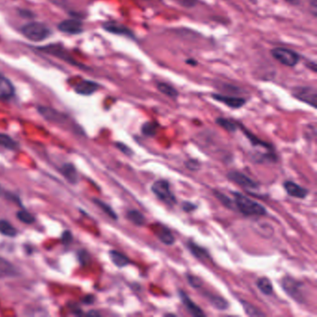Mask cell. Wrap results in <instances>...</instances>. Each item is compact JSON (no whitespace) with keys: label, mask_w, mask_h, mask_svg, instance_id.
<instances>
[{"label":"cell","mask_w":317,"mask_h":317,"mask_svg":"<svg viewBox=\"0 0 317 317\" xmlns=\"http://www.w3.org/2000/svg\"><path fill=\"white\" fill-rule=\"evenodd\" d=\"M157 90L161 93H163L166 96L171 98V99H177L179 96V92L177 90L167 83H158L157 84Z\"/></svg>","instance_id":"24"},{"label":"cell","mask_w":317,"mask_h":317,"mask_svg":"<svg viewBox=\"0 0 317 317\" xmlns=\"http://www.w3.org/2000/svg\"><path fill=\"white\" fill-rule=\"evenodd\" d=\"M214 195L218 198V200H219L221 204H223L225 207L232 208V209L233 208V207H232V200H230L229 197H227L224 194H222V193H220V192H214Z\"/></svg>","instance_id":"32"},{"label":"cell","mask_w":317,"mask_h":317,"mask_svg":"<svg viewBox=\"0 0 317 317\" xmlns=\"http://www.w3.org/2000/svg\"><path fill=\"white\" fill-rule=\"evenodd\" d=\"M186 277H187L188 283L195 289H199V288H201L203 287V282L197 276H195V275H187Z\"/></svg>","instance_id":"33"},{"label":"cell","mask_w":317,"mask_h":317,"mask_svg":"<svg viewBox=\"0 0 317 317\" xmlns=\"http://www.w3.org/2000/svg\"><path fill=\"white\" fill-rule=\"evenodd\" d=\"M127 218L130 220L133 224L137 226H142L145 224V217L137 209H129L127 212Z\"/></svg>","instance_id":"22"},{"label":"cell","mask_w":317,"mask_h":317,"mask_svg":"<svg viewBox=\"0 0 317 317\" xmlns=\"http://www.w3.org/2000/svg\"><path fill=\"white\" fill-rule=\"evenodd\" d=\"M284 188L286 190L287 195L299 199H304L309 195V190L300 186L298 183H294L292 181H286L284 183Z\"/></svg>","instance_id":"11"},{"label":"cell","mask_w":317,"mask_h":317,"mask_svg":"<svg viewBox=\"0 0 317 317\" xmlns=\"http://www.w3.org/2000/svg\"><path fill=\"white\" fill-rule=\"evenodd\" d=\"M153 195L158 198L160 201L165 203L168 206H174L177 204V199L174 193L172 192L171 183L167 180L161 179L152 183L151 187Z\"/></svg>","instance_id":"4"},{"label":"cell","mask_w":317,"mask_h":317,"mask_svg":"<svg viewBox=\"0 0 317 317\" xmlns=\"http://www.w3.org/2000/svg\"><path fill=\"white\" fill-rule=\"evenodd\" d=\"M61 171V173L63 174V176L65 177L68 182H70L73 184L77 183L78 175H77L75 168L72 164H65V165L62 166Z\"/></svg>","instance_id":"20"},{"label":"cell","mask_w":317,"mask_h":317,"mask_svg":"<svg viewBox=\"0 0 317 317\" xmlns=\"http://www.w3.org/2000/svg\"><path fill=\"white\" fill-rule=\"evenodd\" d=\"M179 297L182 300L183 304L184 305V307L186 308V310L188 311L190 314H192L193 316H205V312L202 311L201 308L198 306V305L195 304V302L190 299L188 297V295L186 293L184 292L183 290H179Z\"/></svg>","instance_id":"10"},{"label":"cell","mask_w":317,"mask_h":317,"mask_svg":"<svg viewBox=\"0 0 317 317\" xmlns=\"http://www.w3.org/2000/svg\"><path fill=\"white\" fill-rule=\"evenodd\" d=\"M293 96L302 103L316 108L317 91L311 86H300L293 89Z\"/></svg>","instance_id":"6"},{"label":"cell","mask_w":317,"mask_h":317,"mask_svg":"<svg viewBox=\"0 0 317 317\" xmlns=\"http://www.w3.org/2000/svg\"><path fill=\"white\" fill-rule=\"evenodd\" d=\"M158 124L156 122H146L144 123L141 127V132L144 136L147 137H152L156 134Z\"/></svg>","instance_id":"29"},{"label":"cell","mask_w":317,"mask_h":317,"mask_svg":"<svg viewBox=\"0 0 317 317\" xmlns=\"http://www.w3.org/2000/svg\"><path fill=\"white\" fill-rule=\"evenodd\" d=\"M14 95L13 83L0 73V100H8Z\"/></svg>","instance_id":"16"},{"label":"cell","mask_w":317,"mask_h":317,"mask_svg":"<svg viewBox=\"0 0 317 317\" xmlns=\"http://www.w3.org/2000/svg\"><path fill=\"white\" fill-rule=\"evenodd\" d=\"M0 194H1V187H0Z\"/></svg>","instance_id":"42"},{"label":"cell","mask_w":317,"mask_h":317,"mask_svg":"<svg viewBox=\"0 0 317 317\" xmlns=\"http://www.w3.org/2000/svg\"><path fill=\"white\" fill-rule=\"evenodd\" d=\"M186 63H187V64H190V65H193V66L197 65V61L194 60V59H188V60L186 61Z\"/></svg>","instance_id":"40"},{"label":"cell","mask_w":317,"mask_h":317,"mask_svg":"<svg viewBox=\"0 0 317 317\" xmlns=\"http://www.w3.org/2000/svg\"><path fill=\"white\" fill-rule=\"evenodd\" d=\"M58 28L62 33L70 34V35H78L83 32L81 22L74 19H68V20L62 21L58 25Z\"/></svg>","instance_id":"9"},{"label":"cell","mask_w":317,"mask_h":317,"mask_svg":"<svg viewBox=\"0 0 317 317\" xmlns=\"http://www.w3.org/2000/svg\"><path fill=\"white\" fill-rule=\"evenodd\" d=\"M0 146L5 147L10 150H16L18 143L9 135L0 133Z\"/></svg>","instance_id":"26"},{"label":"cell","mask_w":317,"mask_h":317,"mask_svg":"<svg viewBox=\"0 0 317 317\" xmlns=\"http://www.w3.org/2000/svg\"><path fill=\"white\" fill-rule=\"evenodd\" d=\"M203 295L205 296V298H207V300L211 303V305H213L215 308H217L219 310L224 311L229 307L228 301L225 299H223L222 297H220V296L214 295L212 293L207 292V291L203 292Z\"/></svg>","instance_id":"17"},{"label":"cell","mask_w":317,"mask_h":317,"mask_svg":"<svg viewBox=\"0 0 317 317\" xmlns=\"http://www.w3.org/2000/svg\"><path fill=\"white\" fill-rule=\"evenodd\" d=\"M22 34L34 42H41L51 35L49 27L42 23H30L22 27Z\"/></svg>","instance_id":"3"},{"label":"cell","mask_w":317,"mask_h":317,"mask_svg":"<svg viewBox=\"0 0 317 317\" xmlns=\"http://www.w3.org/2000/svg\"><path fill=\"white\" fill-rule=\"evenodd\" d=\"M185 166H186V168H187L189 171H196L200 169L201 164H200V162H199L198 160L190 159V160L185 162Z\"/></svg>","instance_id":"34"},{"label":"cell","mask_w":317,"mask_h":317,"mask_svg":"<svg viewBox=\"0 0 317 317\" xmlns=\"http://www.w3.org/2000/svg\"><path fill=\"white\" fill-rule=\"evenodd\" d=\"M17 217H18L19 220L23 221L24 223H26V224H31V223L35 222V220H35V217L32 214L29 213L28 211H26V210H20V211H18Z\"/></svg>","instance_id":"31"},{"label":"cell","mask_w":317,"mask_h":317,"mask_svg":"<svg viewBox=\"0 0 317 317\" xmlns=\"http://www.w3.org/2000/svg\"><path fill=\"white\" fill-rule=\"evenodd\" d=\"M232 195L234 206L245 216H264L267 213L265 207L249 196L238 192H233Z\"/></svg>","instance_id":"1"},{"label":"cell","mask_w":317,"mask_h":317,"mask_svg":"<svg viewBox=\"0 0 317 317\" xmlns=\"http://www.w3.org/2000/svg\"><path fill=\"white\" fill-rule=\"evenodd\" d=\"M16 274V269L14 268L11 262H8L5 259L0 258V278L12 276Z\"/></svg>","instance_id":"23"},{"label":"cell","mask_w":317,"mask_h":317,"mask_svg":"<svg viewBox=\"0 0 317 317\" xmlns=\"http://www.w3.org/2000/svg\"><path fill=\"white\" fill-rule=\"evenodd\" d=\"M0 232L6 236L13 237L16 235L17 231L9 221H7L6 220H0Z\"/></svg>","instance_id":"27"},{"label":"cell","mask_w":317,"mask_h":317,"mask_svg":"<svg viewBox=\"0 0 317 317\" xmlns=\"http://www.w3.org/2000/svg\"><path fill=\"white\" fill-rule=\"evenodd\" d=\"M271 54L281 64L287 67H295L299 63V54L292 49L285 48H275L271 50Z\"/></svg>","instance_id":"5"},{"label":"cell","mask_w":317,"mask_h":317,"mask_svg":"<svg viewBox=\"0 0 317 317\" xmlns=\"http://www.w3.org/2000/svg\"><path fill=\"white\" fill-rule=\"evenodd\" d=\"M183 207V209L185 212H192V211H194L197 208L195 204L188 201L183 202V207Z\"/></svg>","instance_id":"37"},{"label":"cell","mask_w":317,"mask_h":317,"mask_svg":"<svg viewBox=\"0 0 317 317\" xmlns=\"http://www.w3.org/2000/svg\"><path fill=\"white\" fill-rule=\"evenodd\" d=\"M99 88L96 82L91 80H83L74 87V92L80 95H91L96 92Z\"/></svg>","instance_id":"15"},{"label":"cell","mask_w":317,"mask_h":317,"mask_svg":"<svg viewBox=\"0 0 317 317\" xmlns=\"http://www.w3.org/2000/svg\"><path fill=\"white\" fill-rule=\"evenodd\" d=\"M256 286L259 290L266 295V296H271L274 292V287L273 284L271 283V281L269 280L267 277H261L256 281Z\"/></svg>","instance_id":"21"},{"label":"cell","mask_w":317,"mask_h":317,"mask_svg":"<svg viewBox=\"0 0 317 317\" xmlns=\"http://www.w3.org/2000/svg\"><path fill=\"white\" fill-rule=\"evenodd\" d=\"M116 145L123 153H125V154H127V155H131L132 152H133L129 147L127 146L126 144H124L122 142H116Z\"/></svg>","instance_id":"36"},{"label":"cell","mask_w":317,"mask_h":317,"mask_svg":"<svg viewBox=\"0 0 317 317\" xmlns=\"http://www.w3.org/2000/svg\"><path fill=\"white\" fill-rule=\"evenodd\" d=\"M173 1L178 3L180 6L187 8V9H191L193 7L196 6L197 4V0H173Z\"/></svg>","instance_id":"35"},{"label":"cell","mask_w":317,"mask_h":317,"mask_svg":"<svg viewBox=\"0 0 317 317\" xmlns=\"http://www.w3.org/2000/svg\"><path fill=\"white\" fill-rule=\"evenodd\" d=\"M104 30L106 32H109L115 35H120V36H125V37H129V38H135L134 34L132 33V31L128 29V27H126L125 25L117 24V23H105L103 25Z\"/></svg>","instance_id":"12"},{"label":"cell","mask_w":317,"mask_h":317,"mask_svg":"<svg viewBox=\"0 0 317 317\" xmlns=\"http://www.w3.org/2000/svg\"><path fill=\"white\" fill-rule=\"evenodd\" d=\"M71 240H72V233L71 232H69V231H66V232L62 233L61 241H62L63 244H69Z\"/></svg>","instance_id":"38"},{"label":"cell","mask_w":317,"mask_h":317,"mask_svg":"<svg viewBox=\"0 0 317 317\" xmlns=\"http://www.w3.org/2000/svg\"><path fill=\"white\" fill-rule=\"evenodd\" d=\"M93 201L95 202L98 207H100V208H102L104 212L107 214L113 220H117V218H118L117 215H116V212H115V210H114L109 205L105 204L104 202L101 201V200H99V199H94Z\"/></svg>","instance_id":"30"},{"label":"cell","mask_w":317,"mask_h":317,"mask_svg":"<svg viewBox=\"0 0 317 317\" xmlns=\"http://www.w3.org/2000/svg\"><path fill=\"white\" fill-rule=\"evenodd\" d=\"M154 232L156 233V236L158 237L159 240L163 244L167 245V246H171V245L174 244L175 237L168 227L158 224L157 227H155Z\"/></svg>","instance_id":"14"},{"label":"cell","mask_w":317,"mask_h":317,"mask_svg":"<svg viewBox=\"0 0 317 317\" xmlns=\"http://www.w3.org/2000/svg\"><path fill=\"white\" fill-rule=\"evenodd\" d=\"M227 178L232 181L233 183H236L239 186L243 187L245 189L255 190L259 188V183L252 180L251 178L248 177L245 175L244 173L240 171H232L228 172Z\"/></svg>","instance_id":"7"},{"label":"cell","mask_w":317,"mask_h":317,"mask_svg":"<svg viewBox=\"0 0 317 317\" xmlns=\"http://www.w3.org/2000/svg\"><path fill=\"white\" fill-rule=\"evenodd\" d=\"M240 302H241V304L243 306L245 311L248 315H250V316H264V313L260 311L254 305L251 304L246 300H240Z\"/></svg>","instance_id":"28"},{"label":"cell","mask_w":317,"mask_h":317,"mask_svg":"<svg viewBox=\"0 0 317 317\" xmlns=\"http://www.w3.org/2000/svg\"><path fill=\"white\" fill-rule=\"evenodd\" d=\"M109 255H110L111 261L116 265V267L123 268L130 263V261H129L128 257L121 252L117 251V250H111L109 252Z\"/></svg>","instance_id":"19"},{"label":"cell","mask_w":317,"mask_h":317,"mask_svg":"<svg viewBox=\"0 0 317 317\" xmlns=\"http://www.w3.org/2000/svg\"><path fill=\"white\" fill-rule=\"evenodd\" d=\"M215 101L220 102L221 104H224L228 107H231L232 109H238L244 106L247 101L244 98L236 97V96H230V95H223L220 93H214L211 95Z\"/></svg>","instance_id":"8"},{"label":"cell","mask_w":317,"mask_h":317,"mask_svg":"<svg viewBox=\"0 0 317 317\" xmlns=\"http://www.w3.org/2000/svg\"><path fill=\"white\" fill-rule=\"evenodd\" d=\"M251 1H252V2H255V1H256V0H251Z\"/></svg>","instance_id":"41"},{"label":"cell","mask_w":317,"mask_h":317,"mask_svg":"<svg viewBox=\"0 0 317 317\" xmlns=\"http://www.w3.org/2000/svg\"><path fill=\"white\" fill-rule=\"evenodd\" d=\"M238 128H241V130L244 132V134L247 136V138L249 139L250 141V143L254 147H262L263 149L267 150V151H275L274 146L272 144H270L266 141H263V140L259 139L258 137H256L255 135L253 134L251 131H250L249 129L245 128L244 126H242L241 124H238Z\"/></svg>","instance_id":"13"},{"label":"cell","mask_w":317,"mask_h":317,"mask_svg":"<svg viewBox=\"0 0 317 317\" xmlns=\"http://www.w3.org/2000/svg\"><path fill=\"white\" fill-rule=\"evenodd\" d=\"M306 66L309 68V69H311L312 70V72H316V63L314 62V61H310V63L309 64H306Z\"/></svg>","instance_id":"39"},{"label":"cell","mask_w":317,"mask_h":317,"mask_svg":"<svg viewBox=\"0 0 317 317\" xmlns=\"http://www.w3.org/2000/svg\"><path fill=\"white\" fill-rule=\"evenodd\" d=\"M187 247L189 249L190 252L196 258L202 261H206L207 259H210V255L207 252V250L200 246L195 244L194 241H188Z\"/></svg>","instance_id":"18"},{"label":"cell","mask_w":317,"mask_h":317,"mask_svg":"<svg viewBox=\"0 0 317 317\" xmlns=\"http://www.w3.org/2000/svg\"><path fill=\"white\" fill-rule=\"evenodd\" d=\"M216 123H217L220 127L224 128L225 130L229 131V132H235L238 128V124L233 122V121L230 120V119L223 118V117L217 118V119H216Z\"/></svg>","instance_id":"25"},{"label":"cell","mask_w":317,"mask_h":317,"mask_svg":"<svg viewBox=\"0 0 317 317\" xmlns=\"http://www.w3.org/2000/svg\"><path fill=\"white\" fill-rule=\"evenodd\" d=\"M281 287L287 295L299 303L306 301L304 285L290 276H286L281 280Z\"/></svg>","instance_id":"2"}]
</instances>
